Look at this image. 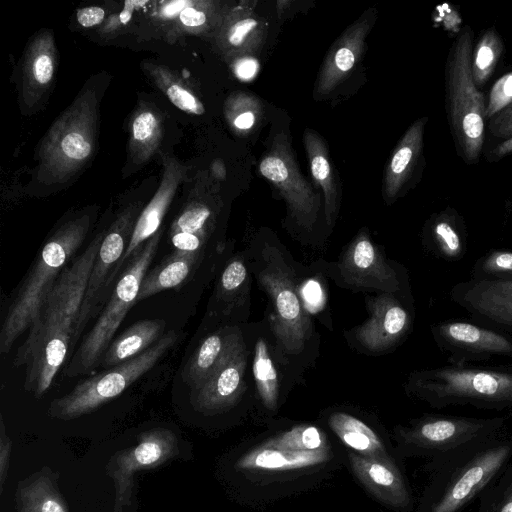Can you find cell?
<instances>
[{
  "label": "cell",
  "mask_w": 512,
  "mask_h": 512,
  "mask_svg": "<svg viewBox=\"0 0 512 512\" xmlns=\"http://www.w3.org/2000/svg\"><path fill=\"white\" fill-rule=\"evenodd\" d=\"M472 37L467 28L452 46L446 68L447 107L456 140L467 162H475L484 141L485 102L471 72Z\"/></svg>",
  "instance_id": "ba28073f"
},
{
  "label": "cell",
  "mask_w": 512,
  "mask_h": 512,
  "mask_svg": "<svg viewBox=\"0 0 512 512\" xmlns=\"http://www.w3.org/2000/svg\"><path fill=\"white\" fill-rule=\"evenodd\" d=\"M408 392L433 408L472 406L512 417V363L496 367L446 365L414 372Z\"/></svg>",
  "instance_id": "277c9868"
},
{
  "label": "cell",
  "mask_w": 512,
  "mask_h": 512,
  "mask_svg": "<svg viewBox=\"0 0 512 512\" xmlns=\"http://www.w3.org/2000/svg\"><path fill=\"white\" fill-rule=\"evenodd\" d=\"M179 453V439L167 428H154L141 433L137 444L114 453L106 465V474L115 488L114 512L131 505L134 475L160 466Z\"/></svg>",
  "instance_id": "30bf717a"
},
{
  "label": "cell",
  "mask_w": 512,
  "mask_h": 512,
  "mask_svg": "<svg viewBox=\"0 0 512 512\" xmlns=\"http://www.w3.org/2000/svg\"><path fill=\"white\" fill-rule=\"evenodd\" d=\"M105 232L98 234L62 271L19 346L13 364L26 365L25 381L40 393L49 390L72 347L81 305Z\"/></svg>",
  "instance_id": "7a4b0ae2"
},
{
  "label": "cell",
  "mask_w": 512,
  "mask_h": 512,
  "mask_svg": "<svg viewBox=\"0 0 512 512\" xmlns=\"http://www.w3.org/2000/svg\"><path fill=\"white\" fill-rule=\"evenodd\" d=\"M347 453V468L378 503L396 512H412L414 496L403 463L370 459Z\"/></svg>",
  "instance_id": "2e32d148"
},
{
  "label": "cell",
  "mask_w": 512,
  "mask_h": 512,
  "mask_svg": "<svg viewBox=\"0 0 512 512\" xmlns=\"http://www.w3.org/2000/svg\"><path fill=\"white\" fill-rule=\"evenodd\" d=\"M426 119H418L406 131L389 161L385 174V193L394 198L409 178L419 157Z\"/></svg>",
  "instance_id": "d4e9b609"
},
{
  "label": "cell",
  "mask_w": 512,
  "mask_h": 512,
  "mask_svg": "<svg viewBox=\"0 0 512 512\" xmlns=\"http://www.w3.org/2000/svg\"><path fill=\"white\" fill-rule=\"evenodd\" d=\"M304 143L312 177L324 193L326 220L328 224H332L337 207V186L326 144L320 135L311 129L305 130Z\"/></svg>",
  "instance_id": "4316f807"
},
{
  "label": "cell",
  "mask_w": 512,
  "mask_h": 512,
  "mask_svg": "<svg viewBox=\"0 0 512 512\" xmlns=\"http://www.w3.org/2000/svg\"><path fill=\"white\" fill-rule=\"evenodd\" d=\"M351 266L359 273H372L377 268V253L367 237H361L354 244L350 254Z\"/></svg>",
  "instance_id": "8d00e7d4"
},
{
  "label": "cell",
  "mask_w": 512,
  "mask_h": 512,
  "mask_svg": "<svg viewBox=\"0 0 512 512\" xmlns=\"http://www.w3.org/2000/svg\"><path fill=\"white\" fill-rule=\"evenodd\" d=\"M246 267L240 260H234L228 264L222 273L220 285L224 292H233L244 282Z\"/></svg>",
  "instance_id": "b9f144b4"
},
{
  "label": "cell",
  "mask_w": 512,
  "mask_h": 512,
  "mask_svg": "<svg viewBox=\"0 0 512 512\" xmlns=\"http://www.w3.org/2000/svg\"><path fill=\"white\" fill-rule=\"evenodd\" d=\"M470 279L512 281V249H491L486 252L475 261Z\"/></svg>",
  "instance_id": "1f68e13d"
},
{
  "label": "cell",
  "mask_w": 512,
  "mask_h": 512,
  "mask_svg": "<svg viewBox=\"0 0 512 512\" xmlns=\"http://www.w3.org/2000/svg\"><path fill=\"white\" fill-rule=\"evenodd\" d=\"M258 22L252 17L238 19L230 28L227 34V41L232 47H241L247 38L256 30Z\"/></svg>",
  "instance_id": "60d3db41"
},
{
  "label": "cell",
  "mask_w": 512,
  "mask_h": 512,
  "mask_svg": "<svg viewBox=\"0 0 512 512\" xmlns=\"http://www.w3.org/2000/svg\"><path fill=\"white\" fill-rule=\"evenodd\" d=\"M158 129V120L155 115L150 111H143L133 121V139L141 146L146 145L152 142Z\"/></svg>",
  "instance_id": "f35d334b"
},
{
  "label": "cell",
  "mask_w": 512,
  "mask_h": 512,
  "mask_svg": "<svg viewBox=\"0 0 512 512\" xmlns=\"http://www.w3.org/2000/svg\"><path fill=\"white\" fill-rule=\"evenodd\" d=\"M259 171L287 201L293 215L305 226H311L320 207V195L306 182L283 134L274 137L272 146L259 164Z\"/></svg>",
  "instance_id": "5bb4252c"
},
{
  "label": "cell",
  "mask_w": 512,
  "mask_h": 512,
  "mask_svg": "<svg viewBox=\"0 0 512 512\" xmlns=\"http://www.w3.org/2000/svg\"><path fill=\"white\" fill-rule=\"evenodd\" d=\"M475 512H512V463L480 494Z\"/></svg>",
  "instance_id": "d6a6232c"
},
{
  "label": "cell",
  "mask_w": 512,
  "mask_h": 512,
  "mask_svg": "<svg viewBox=\"0 0 512 512\" xmlns=\"http://www.w3.org/2000/svg\"><path fill=\"white\" fill-rule=\"evenodd\" d=\"M54 57L48 48H36L28 59L26 80L32 87L48 85L54 74Z\"/></svg>",
  "instance_id": "836d02e7"
},
{
  "label": "cell",
  "mask_w": 512,
  "mask_h": 512,
  "mask_svg": "<svg viewBox=\"0 0 512 512\" xmlns=\"http://www.w3.org/2000/svg\"><path fill=\"white\" fill-rule=\"evenodd\" d=\"M105 17V11L97 6L86 7L77 12V20L83 27H92L100 24Z\"/></svg>",
  "instance_id": "bcb514c9"
},
{
  "label": "cell",
  "mask_w": 512,
  "mask_h": 512,
  "mask_svg": "<svg viewBox=\"0 0 512 512\" xmlns=\"http://www.w3.org/2000/svg\"><path fill=\"white\" fill-rule=\"evenodd\" d=\"M0 492L2 493L3 485L7 477L12 443L6 434L3 418L0 420Z\"/></svg>",
  "instance_id": "ee69618b"
},
{
  "label": "cell",
  "mask_w": 512,
  "mask_h": 512,
  "mask_svg": "<svg viewBox=\"0 0 512 512\" xmlns=\"http://www.w3.org/2000/svg\"><path fill=\"white\" fill-rule=\"evenodd\" d=\"M160 239L161 231L145 242L116 280L96 323L66 365L65 376L85 375L100 366L101 359L110 346L114 334L131 307L137 302L141 283L156 254Z\"/></svg>",
  "instance_id": "8992f818"
},
{
  "label": "cell",
  "mask_w": 512,
  "mask_h": 512,
  "mask_svg": "<svg viewBox=\"0 0 512 512\" xmlns=\"http://www.w3.org/2000/svg\"><path fill=\"white\" fill-rule=\"evenodd\" d=\"M325 423L346 451L370 459L403 463L390 438L364 419L346 411H333Z\"/></svg>",
  "instance_id": "d6986e66"
},
{
  "label": "cell",
  "mask_w": 512,
  "mask_h": 512,
  "mask_svg": "<svg viewBox=\"0 0 512 512\" xmlns=\"http://www.w3.org/2000/svg\"><path fill=\"white\" fill-rule=\"evenodd\" d=\"M200 254L174 251L154 269L148 270L140 286L137 302L182 284L194 270Z\"/></svg>",
  "instance_id": "484cf974"
},
{
  "label": "cell",
  "mask_w": 512,
  "mask_h": 512,
  "mask_svg": "<svg viewBox=\"0 0 512 512\" xmlns=\"http://www.w3.org/2000/svg\"><path fill=\"white\" fill-rule=\"evenodd\" d=\"M15 507L16 512H69L58 487V474L48 467L18 483Z\"/></svg>",
  "instance_id": "603a6c76"
},
{
  "label": "cell",
  "mask_w": 512,
  "mask_h": 512,
  "mask_svg": "<svg viewBox=\"0 0 512 512\" xmlns=\"http://www.w3.org/2000/svg\"><path fill=\"white\" fill-rule=\"evenodd\" d=\"M179 334L169 331L138 356L94 374L78 383L66 395L54 399L48 414L60 420H72L89 414L119 396L132 383L152 369L176 344Z\"/></svg>",
  "instance_id": "9c48e42d"
},
{
  "label": "cell",
  "mask_w": 512,
  "mask_h": 512,
  "mask_svg": "<svg viewBox=\"0 0 512 512\" xmlns=\"http://www.w3.org/2000/svg\"><path fill=\"white\" fill-rule=\"evenodd\" d=\"M369 27L367 20L355 23L331 48L318 78L315 97L328 95L349 75L363 52Z\"/></svg>",
  "instance_id": "7402d4cb"
},
{
  "label": "cell",
  "mask_w": 512,
  "mask_h": 512,
  "mask_svg": "<svg viewBox=\"0 0 512 512\" xmlns=\"http://www.w3.org/2000/svg\"><path fill=\"white\" fill-rule=\"evenodd\" d=\"M187 4H189V2L183 0L173 1L163 9V12L168 16L174 15L178 12L181 13L185 8L188 7Z\"/></svg>",
  "instance_id": "681fc988"
},
{
  "label": "cell",
  "mask_w": 512,
  "mask_h": 512,
  "mask_svg": "<svg viewBox=\"0 0 512 512\" xmlns=\"http://www.w3.org/2000/svg\"><path fill=\"white\" fill-rule=\"evenodd\" d=\"M489 128L496 137H512V102L490 119Z\"/></svg>",
  "instance_id": "7bdbcfd3"
},
{
  "label": "cell",
  "mask_w": 512,
  "mask_h": 512,
  "mask_svg": "<svg viewBox=\"0 0 512 512\" xmlns=\"http://www.w3.org/2000/svg\"><path fill=\"white\" fill-rule=\"evenodd\" d=\"M512 463V436L505 430L426 461L429 479L416 512H461Z\"/></svg>",
  "instance_id": "3957f363"
},
{
  "label": "cell",
  "mask_w": 512,
  "mask_h": 512,
  "mask_svg": "<svg viewBox=\"0 0 512 512\" xmlns=\"http://www.w3.org/2000/svg\"><path fill=\"white\" fill-rule=\"evenodd\" d=\"M431 334L448 356L450 365L463 366L495 357L512 358V337L481 324L445 320L432 325Z\"/></svg>",
  "instance_id": "4fadbf2b"
},
{
  "label": "cell",
  "mask_w": 512,
  "mask_h": 512,
  "mask_svg": "<svg viewBox=\"0 0 512 512\" xmlns=\"http://www.w3.org/2000/svg\"><path fill=\"white\" fill-rule=\"evenodd\" d=\"M227 335H209L188 360L183 378L191 390L203 384L216 368L223 355Z\"/></svg>",
  "instance_id": "f1b7e54d"
},
{
  "label": "cell",
  "mask_w": 512,
  "mask_h": 512,
  "mask_svg": "<svg viewBox=\"0 0 512 512\" xmlns=\"http://www.w3.org/2000/svg\"><path fill=\"white\" fill-rule=\"evenodd\" d=\"M347 467V453L325 427L283 423L240 443L226 462L236 497L262 508L324 486Z\"/></svg>",
  "instance_id": "6da1fadb"
},
{
  "label": "cell",
  "mask_w": 512,
  "mask_h": 512,
  "mask_svg": "<svg viewBox=\"0 0 512 512\" xmlns=\"http://www.w3.org/2000/svg\"><path fill=\"white\" fill-rule=\"evenodd\" d=\"M90 226L83 215L62 225L45 242L19 286L0 331V352H10L16 339L30 328L58 277L82 245Z\"/></svg>",
  "instance_id": "5b68a950"
},
{
  "label": "cell",
  "mask_w": 512,
  "mask_h": 512,
  "mask_svg": "<svg viewBox=\"0 0 512 512\" xmlns=\"http://www.w3.org/2000/svg\"><path fill=\"white\" fill-rule=\"evenodd\" d=\"M179 18L187 27H199L206 23L207 17L203 11L188 6L180 14Z\"/></svg>",
  "instance_id": "7dc6e473"
},
{
  "label": "cell",
  "mask_w": 512,
  "mask_h": 512,
  "mask_svg": "<svg viewBox=\"0 0 512 512\" xmlns=\"http://www.w3.org/2000/svg\"><path fill=\"white\" fill-rule=\"evenodd\" d=\"M253 374L264 408L274 413L278 409L279 388L277 371L270 357L266 342L259 338L255 345Z\"/></svg>",
  "instance_id": "f546056e"
},
{
  "label": "cell",
  "mask_w": 512,
  "mask_h": 512,
  "mask_svg": "<svg viewBox=\"0 0 512 512\" xmlns=\"http://www.w3.org/2000/svg\"><path fill=\"white\" fill-rule=\"evenodd\" d=\"M184 173L185 167L177 161H174V159L166 160L161 185L152 200L139 214L126 251L111 278V284L116 282L130 260L145 242L159 232L162 219Z\"/></svg>",
  "instance_id": "ffe728a7"
},
{
  "label": "cell",
  "mask_w": 512,
  "mask_h": 512,
  "mask_svg": "<svg viewBox=\"0 0 512 512\" xmlns=\"http://www.w3.org/2000/svg\"><path fill=\"white\" fill-rule=\"evenodd\" d=\"M505 416L478 418L427 414L396 426L392 433L400 459L422 458L430 461L453 452L479 438L505 430Z\"/></svg>",
  "instance_id": "52a82bcc"
},
{
  "label": "cell",
  "mask_w": 512,
  "mask_h": 512,
  "mask_svg": "<svg viewBox=\"0 0 512 512\" xmlns=\"http://www.w3.org/2000/svg\"><path fill=\"white\" fill-rule=\"evenodd\" d=\"M503 46L498 34L487 30L479 40L471 58V72L476 87L481 86L491 76Z\"/></svg>",
  "instance_id": "4dcf8cb0"
},
{
  "label": "cell",
  "mask_w": 512,
  "mask_h": 512,
  "mask_svg": "<svg viewBox=\"0 0 512 512\" xmlns=\"http://www.w3.org/2000/svg\"><path fill=\"white\" fill-rule=\"evenodd\" d=\"M449 297L475 322L512 334V281L469 279L454 284Z\"/></svg>",
  "instance_id": "e0dca14e"
},
{
  "label": "cell",
  "mask_w": 512,
  "mask_h": 512,
  "mask_svg": "<svg viewBox=\"0 0 512 512\" xmlns=\"http://www.w3.org/2000/svg\"><path fill=\"white\" fill-rule=\"evenodd\" d=\"M410 324L407 309L393 297L384 295L374 301L371 317L358 329L357 337L366 348L379 351L398 342Z\"/></svg>",
  "instance_id": "44dd1931"
},
{
  "label": "cell",
  "mask_w": 512,
  "mask_h": 512,
  "mask_svg": "<svg viewBox=\"0 0 512 512\" xmlns=\"http://www.w3.org/2000/svg\"><path fill=\"white\" fill-rule=\"evenodd\" d=\"M165 327L162 319L137 321L111 342L100 366L113 367L133 359L159 341L165 334Z\"/></svg>",
  "instance_id": "cb8c5ba5"
},
{
  "label": "cell",
  "mask_w": 512,
  "mask_h": 512,
  "mask_svg": "<svg viewBox=\"0 0 512 512\" xmlns=\"http://www.w3.org/2000/svg\"><path fill=\"white\" fill-rule=\"evenodd\" d=\"M171 243L176 251L200 254L207 240L205 234L174 232L170 233Z\"/></svg>",
  "instance_id": "ab89813d"
},
{
  "label": "cell",
  "mask_w": 512,
  "mask_h": 512,
  "mask_svg": "<svg viewBox=\"0 0 512 512\" xmlns=\"http://www.w3.org/2000/svg\"><path fill=\"white\" fill-rule=\"evenodd\" d=\"M428 236L431 251L444 261H460L467 252L465 232L450 213L444 212L434 219Z\"/></svg>",
  "instance_id": "83f0119b"
},
{
  "label": "cell",
  "mask_w": 512,
  "mask_h": 512,
  "mask_svg": "<svg viewBox=\"0 0 512 512\" xmlns=\"http://www.w3.org/2000/svg\"><path fill=\"white\" fill-rule=\"evenodd\" d=\"M512 102V72L499 78L493 85L488 104L485 110V118L491 119Z\"/></svg>",
  "instance_id": "d590c367"
},
{
  "label": "cell",
  "mask_w": 512,
  "mask_h": 512,
  "mask_svg": "<svg viewBox=\"0 0 512 512\" xmlns=\"http://www.w3.org/2000/svg\"><path fill=\"white\" fill-rule=\"evenodd\" d=\"M166 94L169 100L180 110L196 115L204 113L202 103L183 86L171 84L166 87Z\"/></svg>",
  "instance_id": "74e56055"
},
{
  "label": "cell",
  "mask_w": 512,
  "mask_h": 512,
  "mask_svg": "<svg viewBox=\"0 0 512 512\" xmlns=\"http://www.w3.org/2000/svg\"><path fill=\"white\" fill-rule=\"evenodd\" d=\"M259 278L274 303V331L278 340L285 351H300L310 325L290 278L279 268L267 269Z\"/></svg>",
  "instance_id": "ac0fdd59"
},
{
  "label": "cell",
  "mask_w": 512,
  "mask_h": 512,
  "mask_svg": "<svg viewBox=\"0 0 512 512\" xmlns=\"http://www.w3.org/2000/svg\"><path fill=\"white\" fill-rule=\"evenodd\" d=\"M212 213L201 203L188 205L171 226L170 233L189 232L208 235V221Z\"/></svg>",
  "instance_id": "e575fe53"
},
{
  "label": "cell",
  "mask_w": 512,
  "mask_h": 512,
  "mask_svg": "<svg viewBox=\"0 0 512 512\" xmlns=\"http://www.w3.org/2000/svg\"><path fill=\"white\" fill-rule=\"evenodd\" d=\"M256 117L251 111H244L237 115L233 121L234 126L239 130H248L253 127Z\"/></svg>",
  "instance_id": "c3c4849f"
},
{
  "label": "cell",
  "mask_w": 512,
  "mask_h": 512,
  "mask_svg": "<svg viewBox=\"0 0 512 512\" xmlns=\"http://www.w3.org/2000/svg\"><path fill=\"white\" fill-rule=\"evenodd\" d=\"M259 62L251 56L238 59L233 66L236 77L242 81L253 79L259 71Z\"/></svg>",
  "instance_id": "f6af8a7d"
},
{
  "label": "cell",
  "mask_w": 512,
  "mask_h": 512,
  "mask_svg": "<svg viewBox=\"0 0 512 512\" xmlns=\"http://www.w3.org/2000/svg\"><path fill=\"white\" fill-rule=\"evenodd\" d=\"M139 214V207L131 206L121 212L110 228L105 231L81 305L72 347L100 308L103 299L110 295L111 278L126 251Z\"/></svg>",
  "instance_id": "7c38bea8"
},
{
  "label": "cell",
  "mask_w": 512,
  "mask_h": 512,
  "mask_svg": "<svg viewBox=\"0 0 512 512\" xmlns=\"http://www.w3.org/2000/svg\"><path fill=\"white\" fill-rule=\"evenodd\" d=\"M493 153L499 157L512 153V137L500 143Z\"/></svg>",
  "instance_id": "f907efd6"
},
{
  "label": "cell",
  "mask_w": 512,
  "mask_h": 512,
  "mask_svg": "<svg viewBox=\"0 0 512 512\" xmlns=\"http://www.w3.org/2000/svg\"><path fill=\"white\" fill-rule=\"evenodd\" d=\"M92 97L84 95L66 111L51 130L43 146L42 159L56 176L78 167L92 153L95 107Z\"/></svg>",
  "instance_id": "8fae6325"
},
{
  "label": "cell",
  "mask_w": 512,
  "mask_h": 512,
  "mask_svg": "<svg viewBox=\"0 0 512 512\" xmlns=\"http://www.w3.org/2000/svg\"><path fill=\"white\" fill-rule=\"evenodd\" d=\"M246 350L237 333L227 335L223 355L212 374L191 390V404L205 415H216L235 406L244 390Z\"/></svg>",
  "instance_id": "9a60e30c"
}]
</instances>
